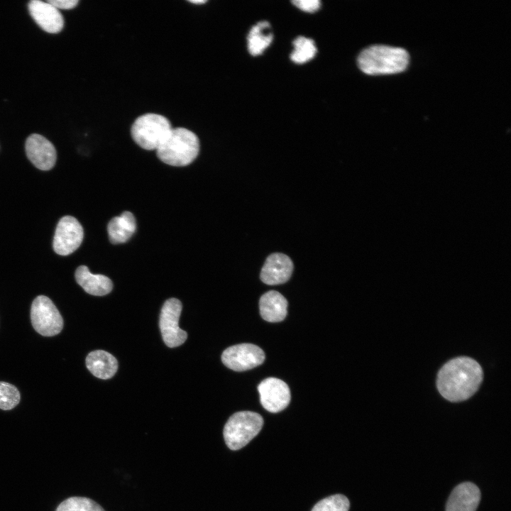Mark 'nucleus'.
<instances>
[{"label":"nucleus","instance_id":"24","mask_svg":"<svg viewBox=\"0 0 511 511\" xmlns=\"http://www.w3.org/2000/svg\"><path fill=\"white\" fill-rule=\"evenodd\" d=\"M292 2L300 10L311 13L317 11L321 6L319 0H296Z\"/></svg>","mask_w":511,"mask_h":511},{"label":"nucleus","instance_id":"11","mask_svg":"<svg viewBox=\"0 0 511 511\" xmlns=\"http://www.w3.org/2000/svg\"><path fill=\"white\" fill-rule=\"evenodd\" d=\"M26 153L30 161L41 170H48L55 165L57 158L53 143L41 135H30L26 141Z\"/></svg>","mask_w":511,"mask_h":511},{"label":"nucleus","instance_id":"21","mask_svg":"<svg viewBox=\"0 0 511 511\" xmlns=\"http://www.w3.org/2000/svg\"><path fill=\"white\" fill-rule=\"evenodd\" d=\"M55 511H105L93 500L85 497H70L63 500Z\"/></svg>","mask_w":511,"mask_h":511},{"label":"nucleus","instance_id":"3","mask_svg":"<svg viewBox=\"0 0 511 511\" xmlns=\"http://www.w3.org/2000/svg\"><path fill=\"white\" fill-rule=\"evenodd\" d=\"M199 151V141L197 136L182 127L172 128L156 150L158 158L172 166L190 164L197 158Z\"/></svg>","mask_w":511,"mask_h":511},{"label":"nucleus","instance_id":"10","mask_svg":"<svg viewBox=\"0 0 511 511\" xmlns=\"http://www.w3.org/2000/svg\"><path fill=\"white\" fill-rule=\"evenodd\" d=\"M258 390L262 406L270 412H280L290 403V388L280 379L268 378L258 385Z\"/></svg>","mask_w":511,"mask_h":511},{"label":"nucleus","instance_id":"16","mask_svg":"<svg viewBox=\"0 0 511 511\" xmlns=\"http://www.w3.org/2000/svg\"><path fill=\"white\" fill-rule=\"evenodd\" d=\"M75 276L77 282L84 290L92 295H105L113 288L112 282L108 277L100 274H92L85 265L79 266Z\"/></svg>","mask_w":511,"mask_h":511},{"label":"nucleus","instance_id":"18","mask_svg":"<svg viewBox=\"0 0 511 511\" xmlns=\"http://www.w3.org/2000/svg\"><path fill=\"white\" fill-rule=\"evenodd\" d=\"M136 229L133 214L128 211L120 216L114 217L107 226L108 235L112 243H121L127 241Z\"/></svg>","mask_w":511,"mask_h":511},{"label":"nucleus","instance_id":"19","mask_svg":"<svg viewBox=\"0 0 511 511\" xmlns=\"http://www.w3.org/2000/svg\"><path fill=\"white\" fill-rule=\"evenodd\" d=\"M273 35L268 21H263L253 26L247 37L248 52L253 56L259 55L270 45Z\"/></svg>","mask_w":511,"mask_h":511},{"label":"nucleus","instance_id":"17","mask_svg":"<svg viewBox=\"0 0 511 511\" xmlns=\"http://www.w3.org/2000/svg\"><path fill=\"white\" fill-rule=\"evenodd\" d=\"M86 366L94 376L104 380L113 377L118 369L116 358L102 350L90 352L86 358Z\"/></svg>","mask_w":511,"mask_h":511},{"label":"nucleus","instance_id":"12","mask_svg":"<svg viewBox=\"0 0 511 511\" xmlns=\"http://www.w3.org/2000/svg\"><path fill=\"white\" fill-rule=\"evenodd\" d=\"M293 267L287 256L280 253H273L267 258L262 268L260 279L270 285L282 284L290 279Z\"/></svg>","mask_w":511,"mask_h":511},{"label":"nucleus","instance_id":"14","mask_svg":"<svg viewBox=\"0 0 511 511\" xmlns=\"http://www.w3.org/2000/svg\"><path fill=\"white\" fill-rule=\"evenodd\" d=\"M480 491L471 482H463L452 490L446 511H476L480 500Z\"/></svg>","mask_w":511,"mask_h":511},{"label":"nucleus","instance_id":"13","mask_svg":"<svg viewBox=\"0 0 511 511\" xmlns=\"http://www.w3.org/2000/svg\"><path fill=\"white\" fill-rule=\"evenodd\" d=\"M31 16L36 23L49 33H57L64 26V19L59 10L47 1L33 0L28 3Z\"/></svg>","mask_w":511,"mask_h":511},{"label":"nucleus","instance_id":"22","mask_svg":"<svg viewBox=\"0 0 511 511\" xmlns=\"http://www.w3.org/2000/svg\"><path fill=\"white\" fill-rule=\"evenodd\" d=\"M349 507L348 498L343 495L336 494L318 502L312 511H348Z\"/></svg>","mask_w":511,"mask_h":511},{"label":"nucleus","instance_id":"26","mask_svg":"<svg viewBox=\"0 0 511 511\" xmlns=\"http://www.w3.org/2000/svg\"><path fill=\"white\" fill-rule=\"evenodd\" d=\"M206 1H204V0H191V1H189V2H191L192 4H204Z\"/></svg>","mask_w":511,"mask_h":511},{"label":"nucleus","instance_id":"25","mask_svg":"<svg viewBox=\"0 0 511 511\" xmlns=\"http://www.w3.org/2000/svg\"><path fill=\"white\" fill-rule=\"evenodd\" d=\"M56 9H71L77 6L78 0H49L47 1Z\"/></svg>","mask_w":511,"mask_h":511},{"label":"nucleus","instance_id":"20","mask_svg":"<svg viewBox=\"0 0 511 511\" xmlns=\"http://www.w3.org/2000/svg\"><path fill=\"white\" fill-rule=\"evenodd\" d=\"M294 50L290 54L291 60L298 64L311 60L317 53V48L313 40L299 36L292 43Z\"/></svg>","mask_w":511,"mask_h":511},{"label":"nucleus","instance_id":"6","mask_svg":"<svg viewBox=\"0 0 511 511\" xmlns=\"http://www.w3.org/2000/svg\"><path fill=\"white\" fill-rule=\"evenodd\" d=\"M33 327L40 335L53 336L63 327V319L50 298L39 295L33 301L31 308Z\"/></svg>","mask_w":511,"mask_h":511},{"label":"nucleus","instance_id":"4","mask_svg":"<svg viewBox=\"0 0 511 511\" xmlns=\"http://www.w3.org/2000/svg\"><path fill=\"white\" fill-rule=\"evenodd\" d=\"M263 417L251 411H241L232 414L226 423L223 435L226 446L238 450L246 446L260 431Z\"/></svg>","mask_w":511,"mask_h":511},{"label":"nucleus","instance_id":"5","mask_svg":"<svg viewBox=\"0 0 511 511\" xmlns=\"http://www.w3.org/2000/svg\"><path fill=\"white\" fill-rule=\"evenodd\" d=\"M172 126L169 120L163 115L145 114L138 117L131 128L135 143L145 150H157L166 138Z\"/></svg>","mask_w":511,"mask_h":511},{"label":"nucleus","instance_id":"1","mask_svg":"<svg viewBox=\"0 0 511 511\" xmlns=\"http://www.w3.org/2000/svg\"><path fill=\"white\" fill-rule=\"evenodd\" d=\"M483 380V370L477 361L458 357L445 363L439 371L436 385L440 394L451 402L471 397Z\"/></svg>","mask_w":511,"mask_h":511},{"label":"nucleus","instance_id":"8","mask_svg":"<svg viewBox=\"0 0 511 511\" xmlns=\"http://www.w3.org/2000/svg\"><path fill=\"white\" fill-rule=\"evenodd\" d=\"M264 360L263 351L252 344L231 346L224 350L221 355L223 363L235 371L252 369L262 364Z\"/></svg>","mask_w":511,"mask_h":511},{"label":"nucleus","instance_id":"23","mask_svg":"<svg viewBox=\"0 0 511 511\" xmlns=\"http://www.w3.org/2000/svg\"><path fill=\"white\" fill-rule=\"evenodd\" d=\"M20 401V393L13 385L0 381V409L4 410H11Z\"/></svg>","mask_w":511,"mask_h":511},{"label":"nucleus","instance_id":"15","mask_svg":"<svg viewBox=\"0 0 511 511\" xmlns=\"http://www.w3.org/2000/svg\"><path fill=\"white\" fill-rule=\"evenodd\" d=\"M259 308L264 320L278 322L282 321L287 315V301L280 292L270 290L261 296Z\"/></svg>","mask_w":511,"mask_h":511},{"label":"nucleus","instance_id":"2","mask_svg":"<svg viewBox=\"0 0 511 511\" xmlns=\"http://www.w3.org/2000/svg\"><path fill=\"white\" fill-rule=\"evenodd\" d=\"M409 58L402 48L373 45L359 53L357 62L360 70L367 75H387L405 70Z\"/></svg>","mask_w":511,"mask_h":511},{"label":"nucleus","instance_id":"9","mask_svg":"<svg viewBox=\"0 0 511 511\" xmlns=\"http://www.w3.org/2000/svg\"><path fill=\"white\" fill-rule=\"evenodd\" d=\"M83 236L84 231L79 222L73 216H65L57 225L53 242V249L61 256L71 254L79 248Z\"/></svg>","mask_w":511,"mask_h":511},{"label":"nucleus","instance_id":"7","mask_svg":"<svg viewBox=\"0 0 511 511\" xmlns=\"http://www.w3.org/2000/svg\"><path fill=\"white\" fill-rule=\"evenodd\" d=\"M182 312V304L176 298L166 300L161 309L159 326L165 344L170 348L182 344L187 338V334L178 326Z\"/></svg>","mask_w":511,"mask_h":511}]
</instances>
